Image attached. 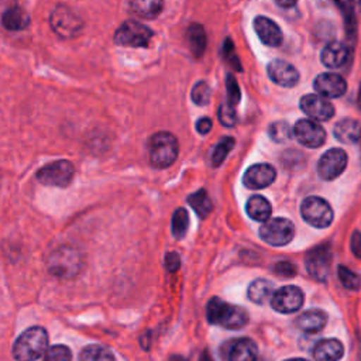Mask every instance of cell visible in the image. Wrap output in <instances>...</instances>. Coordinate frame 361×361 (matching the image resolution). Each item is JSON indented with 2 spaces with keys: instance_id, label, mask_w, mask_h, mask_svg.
Segmentation results:
<instances>
[{
  "instance_id": "6da1fadb",
  "label": "cell",
  "mask_w": 361,
  "mask_h": 361,
  "mask_svg": "<svg viewBox=\"0 0 361 361\" xmlns=\"http://www.w3.org/2000/svg\"><path fill=\"white\" fill-rule=\"evenodd\" d=\"M206 317L209 323L219 324L230 330L241 329L248 322V313L245 309L223 302L219 298L209 300L206 306Z\"/></svg>"
},
{
  "instance_id": "7a4b0ae2",
  "label": "cell",
  "mask_w": 361,
  "mask_h": 361,
  "mask_svg": "<svg viewBox=\"0 0 361 361\" xmlns=\"http://www.w3.org/2000/svg\"><path fill=\"white\" fill-rule=\"evenodd\" d=\"M48 348V334L45 329L39 326H34L23 331L14 345H13V357L17 361H34L44 355Z\"/></svg>"
},
{
  "instance_id": "3957f363",
  "label": "cell",
  "mask_w": 361,
  "mask_h": 361,
  "mask_svg": "<svg viewBox=\"0 0 361 361\" xmlns=\"http://www.w3.org/2000/svg\"><path fill=\"white\" fill-rule=\"evenodd\" d=\"M178 152V140L168 131L155 133L148 141V157L154 168L164 169L171 166L176 161Z\"/></svg>"
},
{
  "instance_id": "277c9868",
  "label": "cell",
  "mask_w": 361,
  "mask_h": 361,
  "mask_svg": "<svg viewBox=\"0 0 361 361\" xmlns=\"http://www.w3.org/2000/svg\"><path fill=\"white\" fill-rule=\"evenodd\" d=\"M83 265L82 254L69 245H61L47 259L48 271L56 278L69 279L79 274Z\"/></svg>"
},
{
  "instance_id": "5b68a950",
  "label": "cell",
  "mask_w": 361,
  "mask_h": 361,
  "mask_svg": "<svg viewBox=\"0 0 361 361\" xmlns=\"http://www.w3.org/2000/svg\"><path fill=\"white\" fill-rule=\"evenodd\" d=\"M49 24L54 32L63 39L78 37L83 28L82 18L71 7L62 4L52 10L49 16Z\"/></svg>"
},
{
  "instance_id": "8992f818",
  "label": "cell",
  "mask_w": 361,
  "mask_h": 361,
  "mask_svg": "<svg viewBox=\"0 0 361 361\" xmlns=\"http://www.w3.org/2000/svg\"><path fill=\"white\" fill-rule=\"evenodd\" d=\"M300 214L306 223L316 228H326L331 224L334 213L327 200L319 196H309L300 204Z\"/></svg>"
},
{
  "instance_id": "52a82bcc",
  "label": "cell",
  "mask_w": 361,
  "mask_h": 361,
  "mask_svg": "<svg viewBox=\"0 0 361 361\" xmlns=\"http://www.w3.org/2000/svg\"><path fill=\"white\" fill-rule=\"evenodd\" d=\"M295 235V226L285 217H274L264 221L259 227V237L269 245L282 247L292 241Z\"/></svg>"
},
{
  "instance_id": "ba28073f",
  "label": "cell",
  "mask_w": 361,
  "mask_h": 361,
  "mask_svg": "<svg viewBox=\"0 0 361 361\" xmlns=\"http://www.w3.org/2000/svg\"><path fill=\"white\" fill-rule=\"evenodd\" d=\"M152 35V30L145 24L127 20L116 30L114 42L121 47H147Z\"/></svg>"
},
{
  "instance_id": "9c48e42d",
  "label": "cell",
  "mask_w": 361,
  "mask_h": 361,
  "mask_svg": "<svg viewBox=\"0 0 361 361\" xmlns=\"http://www.w3.org/2000/svg\"><path fill=\"white\" fill-rule=\"evenodd\" d=\"M75 173V166L66 159H59L44 165L37 172V180L47 186L65 188L71 183Z\"/></svg>"
},
{
  "instance_id": "30bf717a",
  "label": "cell",
  "mask_w": 361,
  "mask_h": 361,
  "mask_svg": "<svg viewBox=\"0 0 361 361\" xmlns=\"http://www.w3.org/2000/svg\"><path fill=\"white\" fill-rule=\"evenodd\" d=\"M347 154L341 148L326 151L317 162V173L324 180H333L341 175L347 166Z\"/></svg>"
},
{
  "instance_id": "8fae6325",
  "label": "cell",
  "mask_w": 361,
  "mask_h": 361,
  "mask_svg": "<svg viewBox=\"0 0 361 361\" xmlns=\"http://www.w3.org/2000/svg\"><path fill=\"white\" fill-rule=\"evenodd\" d=\"M303 305V292L300 288L288 285L275 290L271 296V306L279 313H293Z\"/></svg>"
},
{
  "instance_id": "7c38bea8",
  "label": "cell",
  "mask_w": 361,
  "mask_h": 361,
  "mask_svg": "<svg viewBox=\"0 0 361 361\" xmlns=\"http://www.w3.org/2000/svg\"><path fill=\"white\" fill-rule=\"evenodd\" d=\"M293 135L302 145L307 148H317L326 140L324 128L312 118H302L296 121L293 127Z\"/></svg>"
},
{
  "instance_id": "4fadbf2b",
  "label": "cell",
  "mask_w": 361,
  "mask_h": 361,
  "mask_svg": "<svg viewBox=\"0 0 361 361\" xmlns=\"http://www.w3.org/2000/svg\"><path fill=\"white\" fill-rule=\"evenodd\" d=\"M330 264H331V251L329 245H319L310 250L305 257V265L307 272L319 281L326 279L330 271Z\"/></svg>"
},
{
  "instance_id": "5bb4252c",
  "label": "cell",
  "mask_w": 361,
  "mask_h": 361,
  "mask_svg": "<svg viewBox=\"0 0 361 361\" xmlns=\"http://www.w3.org/2000/svg\"><path fill=\"white\" fill-rule=\"evenodd\" d=\"M300 110L312 120L327 121L334 114V106L320 94H305L299 102Z\"/></svg>"
},
{
  "instance_id": "9a60e30c",
  "label": "cell",
  "mask_w": 361,
  "mask_h": 361,
  "mask_svg": "<svg viewBox=\"0 0 361 361\" xmlns=\"http://www.w3.org/2000/svg\"><path fill=\"white\" fill-rule=\"evenodd\" d=\"M313 87L317 94L323 97H340L347 92V82L345 79L333 72H324L316 76L313 82Z\"/></svg>"
},
{
  "instance_id": "2e32d148",
  "label": "cell",
  "mask_w": 361,
  "mask_h": 361,
  "mask_svg": "<svg viewBox=\"0 0 361 361\" xmlns=\"http://www.w3.org/2000/svg\"><path fill=\"white\" fill-rule=\"evenodd\" d=\"M267 72L269 79L282 87H293L299 82L296 68L283 59H272L267 66Z\"/></svg>"
},
{
  "instance_id": "e0dca14e",
  "label": "cell",
  "mask_w": 361,
  "mask_h": 361,
  "mask_svg": "<svg viewBox=\"0 0 361 361\" xmlns=\"http://www.w3.org/2000/svg\"><path fill=\"white\" fill-rule=\"evenodd\" d=\"M275 176L276 172L272 165L255 164L245 171L243 176V183L248 189H262L269 186L275 180Z\"/></svg>"
},
{
  "instance_id": "ac0fdd59",
  "label": "cell",
  "mask_w": 361,
  "mask_h": 361,
  "mask_svg": "<svg viewBox=\"0 0 361 361\" xmlns=\"http://www.w3.org/2000/svg\"><path fill=\"white\" fill-rule=\"evenodd\" d=\"M254 30L258 35V38L268 47H279L282 44L283 35L279 28V25L272 21L268 17L264 16H257L252 21Z\"/></svg>"
},
{
  "instance_id": "d6986e66",
  "label": "cell",
  "mask_w": 361,
  "mask_h": 361,
  "mask_svg": "<svg viewBox=\"0 0 361 361\" xmlns=\"http://www.w3.org/2000/svg\"><path fill=\"white\" fill-rule=\"evenodd\" d=\"M350 48L344 42L333 41L327 44L320 52V61L324 66L330 69L343 68L350 59Z\"/></svg>"
},
{
  "instance_id": "ffe728a7",
  "label": "cell",
  "mask_w": 361,
  "mask_h": 361,
  "mask_svg": "<svg viewBox=\"0 0 361 361\" xmlns=\"http://www.w3.org/2000/svg\"><path fill=\"white\" fill-rule=\"evenodd\" d=\"M344 355V347L341 341L336 338H324L316 343L313 347L314 361H338Z\"/></svg>"
},
{
  "instance_id": "44dd1931",
  "label": "cell",
  "mask_w": 361,
  "mask_h": 361,
  "mask_svg": "<svg viewBox=\"0 0 361 361\" xmlns=\"http://www.w3.org/2000/svg\"><path fill=\"white\" fill-rule=\"evenodd\" d=\"M334 1L344 17L347 37L350 39H354L357 32V18L361 8V0H334Z\"/></svg>"
},
{
  "instance_id": "7402d4cb",
  "label": "cell",
  "mask_w": 361,
  "mask_h": 361,
  "mask_svg": "<svg viewBox=\"0 0 361 361\" xmlns=\"http://www.w3.org/2000/svg\"><path fill=\"white\" fill-rule=\"evenodd\" d=\"M333 134L340 142L354 144L361 138V124L353 118H343L334 126Z\"/></svg>"
},
{
  "instance_id": "603a6c76",
  "label": "cell",
  "mask_w": 361,
  "mask_h": 361,
  "mask_svg": "<svg viewBox=\"0 0 361 361\" xmlns=\"http://www.w3.org/2000/svg\"><path fill=\"white\" fill-rule=\"evenodd\" d=\"M327 322V314L323 310L319 309H312L306 310L299 314L296 319L298 327L305 331V333H317L320 331Z\"/></svg>"
},
{
  "instance_id": "cb8c5ba5",
  "label": "cell",
  "mask_w": 361,
  "mask_h": 361,
  "mask_svg": "<svg viewBox=\"0 0 361 361\" xmlns=\"http://www.w3.org/2000/svg\"><path fill=\"white\" fill-rule=\"evenodd\" d=\"M1 24L8 31H21L28 27L30 16L20 6H11L3 13Z\"/></svg>"
},
{
  "instance_id": "d4e9b609",
  "label": "cell",
  "mask_w": 361,
  "mask_h": 361,
  "mask_svg": "<svg viewBox=\"0 0 361 361\" xmlns=\"http://www.w3.org/2000/svg\"><path fill=\"white\" fill-rule=\"evenodd\" d=\"M228 361H255L257 360V345L250 338H240L230 347Z\"/></svg>"
},
{
  "instance_id": "484cf974",
  "label": "cell",
  "mask_w": 361,
  "mask_h": 361,
  "mask_svg": "<svg viewBox=\"0 0 361 361\" xmlns=\"http://www.w3.org/2000/svg\"><path fill=\"white\" fill-rule=\"evenodd\" d=\"M130 10L141 18H155L164 8V0H130Z\"/></svg>"
},
{
  "instance_id": "4316f807",
  "label": "cell",
  "mask_w": 361,
  "mask_h": 361,
  "mask_svg": "<svg viewBox=\"0 0 361 361\" xmlns=\"http://www.w3.org/2000/svg\"><path fill=\"white\" fill-rule=\"evenodd\" d=\"M245 210L251 219L257 221H267L271 216L272 207H271V203L264 196L254 195L248 199L245 204Z\"/></svg>"
},
{
  "instance_id": "83f0119b",
  "label": "cell",
  "mask_w": 361,
  "mask_h": 361,
  "mask_svg": "<svg viewBox=\"0 0 361 361\" xmlns=\"http://www.w3.org/2000/svg\"><path fill=\"white\" fill-rule=\"evenodd\" d=\"M274 293V283L268 279H255L254 282L250 283L247 295L248 299L254 303L258 305H264L268 299H271Z\"/></svg>"
},
{
  "instance_id": "f1b7e54d",
  "label": "cell",
  "mask_w": 361,
  "mask_h": 361,
  "mask_svg": "<svg viewBox=\"0 0 361 361\" xmlns=\"http://www.w3.org/2000/svg\"><path fill=\"white\" fill-rule=\"evenodd\" d=\"M186 38L189 44V49L193 54L195 58H200L206 49V32L200 24H192L189 25L186 31Z\"/></svg>"
},
{
  "instance_id": "f546056e",
  "label": "cell",
  "mask_w": 361,
  "mask_h": 361,
  "mask_svg": "<svg viewBox=\"0 0 361 361\" xmlns=\"http://www.w3.org/2000/svg\"><path fill=\"white\" fill-rule=\"evenodd\" d=\"M79 361H116L113 353L103 345L90 344L79 354Z\"/></svg>"
},
{
  "instance_id": "4dcf8cb0",
  "label": "cell",
  "mask_w": 361,
  "mask_h": 361,
  "mask_svg": "<svg viewBox=\"0 0 361 361\" xmlns=\"http://www.w3.org/2000/svg\"><path fill=\"white\" fill-rule=\"evenodd\" d=\"M188 203L195 209V212L202 217L204 219L210 210H212V202L206 193L204 189H200L195 193H192L189 197H188Z\"/></svg>"
},
{
  "instance_id": "1f68e13d",
  "label": "cell",
  "mask_w": 361,
  "mask_h": 361,
  "mask_svg": "<svg viewBox=\"0 0 361 361\" xmlns=\"http://www.w3.org/2000/svg\"><path fill=\"white\" fill-rule=\"evenodd\" d=\"M234 147V138L233 137H223L217 145L214 147L213 152H212V165L213 166H219L227 157V154L231 151V148Z\"/></svg>"
},
{
  "instance_id": "d6a6232c",
  "label": "cell",
  "mask_w": 361,
  "mask_h": 361,
  "mask_svg": "<svg viewBox=\"0 0 361 361\" xmlns=\"http://www.w3.org/2000/svg\"><path fill=\"white\" fill-rule=\"evenodd\" d=\"M189 226V216L188 212L182 207L176 209L172 214V234L176 238H182L186 234Z\"/></svg>"
},
{
  "instance_id": "836d02e7",
  "label": "cell",
  "mask_w": 361,
  "mask_h": 361,
  "mask_svg": "<svg viewBox=\"0 0 361 361\" xmlns=\"http://www.w3.org/2000/svg\"><path fill=\"white\" fill-rule=\"evenodd\" d=\"M292 133L293 130L289 127L286 121H275L268 128V134L271 140H274L275 142L289 141L292 138Z\"/></svg>"
},
{
  "instance_id": "e575fe53",
  "label": "cell",
  "mask_w": 361,
  "mask_h": 361,
  "mask_svg": "<svg viewBox=\"0 0 361 361\" xmlns=\"http://www.w3.org/2000/svg\"><path fill=\"white\" fill-rule=\"evenodd\" d=\"M210 87L204 80H199L195 83L190 92V97L195 104L197 106H206L210 102Z\"/></svg>"
},
{
  "instance_id": "d590c367",
  "label": "cell",
  "mask_w": 361,
  "mask_h": 361,
  "mask_svg": "<svg viewBox=\"0 0 361 361\" xmlns=\"http://www.w3.org/2000/svg\"><path fill=\"white\" fill-rule=\"evenodd\" d=\"M338 274V279L343 283L344 288L347 289H358L361 286V276L355 272H353L351 269H348L347 267L340 265L337 269Z\"/></svg>"
},
{
  "instance_id": "8d00e7d4",
  "label": "cell",
  "mask_w": 361,
  "mask_h": 361,
  "mask_svg": "<svg viewBox=\"0 0 361 361\" xmlns=\"http://www.w3.org/2000/svg\"><path fill=\"white\" fill-rule=\"evenodd\" d=\"M72 353L66 345L56 344L45 350L44 361H71Z\"/></svg>"
},
{
  "instance_id": "74e56055",
  "label": "cell",
  "mask_w": 361,
  "mask_h": 361,
  "mask_svg": "<svg viewBox=\"0 0 361 361\" xmlns=\"http://www.w3.org/2000/svg\"><path fill=\"white\" fill-rule=\"evenodd\" d=\"M219 121L224 127H233L237 121V114H235L234 106H231L228 103H223L219 107Z\"/></svg>"
},
{
  "instance_id": "f35d334b",
  "label": "cell",
  "mask_w": 361,
  "mask_h": 361,
  "mask_svg": "<svg viewBox=\"0 0 361 361\" xmlns=\"http://www.w3.org/2000/svg\"><path fill=\"white\" fill-rule=\"evenodd\" d=\"M226 87H227V103L231 104V106H235V104L240 102L241 92H240L238 83H237V80L234 79V76L227 75Z\"/></svg>"
},
{
  "instance_id": "ab89813d",
  "label": "cell",
  "mask_w": 361,
  "mask_h": 361,
  "mask_svg": "<svg viewBox=\"0 0 361 361\" xmlns=\"http://www.w3.org/2000/svg\"><path fill=\"white\" fill-rule=\"evenodd\" d=\"M223 56L224 59L237 71H241V65H240V61L238 58H235V54H234V45H233V41L231 39H226L224 41V45H223Z\"/></svg>"
},
{
  "instance_id": "60d3db41",
  "label": "cell",
  "mask_w": 361,
  "mask_h": 361,
  "mask_svg": "<svg viewBox=\"0 0 361 361\" xmlns=\"http://www.w3.org/2000/svg\"><path fill=\"white\" fill-rule=\"evenodd\" d=\"M274 271L282 276H293L296 274V268L290 262H278Z\"/></svg>"
},
{
  "instance_id": "b9f144b4",
  "label": "cell",
  "mask_w": 361,
  "mask_h": 361,
  "mask_svg": "<svg viewBox=\"0 0 361 361\" xmlns=\"http://www.w3.org/2000/svg\"><path fill=\"white\" fill-rule=\"evenodd\" d=\"M179 265H180V258H179V255L176 252L166 254V257H165V267H166V269L169 272L178 271Z\"/></svg>"
},
{
  "instance_id": "7bdbcfd3",
  "label": "cell",
  "mask_w": 361,
  "mask_h": 361,
  "mask_svg": "<svg viewBox=\"0 0 361 361\" xmlns=\"http://www.w3.org/2000/svg\"><path fill=\"white\" fill-rule=\"evenodd\" d=\"M351 251L357 258H361V233L354 231L351 235Z\"/></svg>"
},
{
  "instance_id": "ee69618b",
  "label": "cell",
  "mask_w": 361,
  "mask_h": 361,
  "mask_svg": "<svg viewBox=\"0 0 361 361\" xmlns=\"http://www.w3.org/2000/svg\"><path fill=\"white\" fill-rule=\"evenodd\" d=\"M196 130L199 134H207L212 130V120L209 117H202L196 123Z\"/></svg>"
},
{
  "instance_id": "f6af8a7d",
  "label": "cell",
  "mask_w": 361,
  "mask_h": 361,
  "mask_svg": "<svg viewBox=\"0 0 361 361\" xmlns=\"http://www.w3.org/2000/svg\"><path fill=\"white\" fill-rule=\"evenodd\" d=\"M279 7H283V8H289V7H293L298 0H274Z\"/></svg>"
},
{
  "instance_id": "bcb514c9",
  "label": "cell",
  "mask_w": 361,
  "mask_h": 361,
  "mask_svg": "<svg viewBox=\"0 0 361 361\" xmlns=\"http://www.w3.org/2000/svg\"><path fill=\"white\" fill-rule=\"evenodd\" d=\"M169 361H189V360H186V358H183V357H180V355H172V357L169 358Z\"/></svg>"
},
{
  "instance_id": "7dc6e473",
  "label": "cell",
  "mask_w": 361,
  "mask_h": 361,
  "mask_svg": "<svg viewBox=\"0 0 361 361\" xmlns=\"http://www.w3.org/2000/svg\"><path fill=\"white\" fill-rule=\"evenodd\" d=\"M357 104L361 109V83H360V90H358V96H357Z\"/></svg>"
},
{
  "instance_id": "c3c4849f",
  "label": "cell",
  "mask_w": 361,
  "mask_h": 361,
  "mask_svg": "<svg viewBox=\"0 0 361 361\" xmlns=\"http://www.w3.org/2000/svg\"><path fill=\"white\" fill-rule=\"evenodd\" d=\"M200 361H212V358L204 353V354L200 357Z\"/></svg>"
},
{
  "instance_id": "681fc988",
  "label": "cell",
  "mask_w": 361,
  "mask_h": 361,
  "mask_svg": "<svg viewBox=\"0 0 361 361\" xmlns=\"http://www.w3.org/2000/svg\"><path fill=\"white\" fill-rule=\"evenodd\" d=\"M286 361H307V360H303V358H290V360H286Z\"/></svg>"
}]
</instances>
